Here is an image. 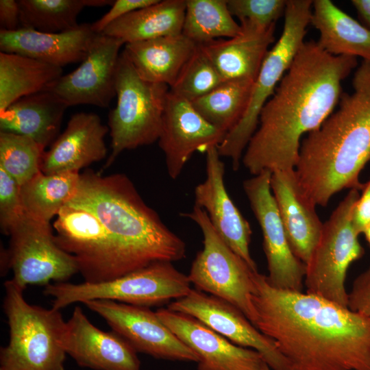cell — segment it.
<instances>
[{
    "mask_svg": "<svg viewBox=\"0 0 370 370\" xmlns=\"http://www.w3.org/2000/svg\"><path fill=\"white\" fill-rule=\"evenodd\" d=\"M359 190L350 189L323 223L319 239L306 264V293L348 308L345 280L349 267L365 250L352 225V214Z\"/></svg>",
    "mask_w": 370,
    "mask_h": 370,
    "instance_id": "9",
    "label": "cell"
},
{
    "mask_svg": "<svg viewBox=\"0 0 370 370\" xmlns=\"http://www.w3.org/2000/svg\"><path fill=\"white\" fill-rule=\"evenodd\" d=\"M271 172L243 182V189L260 226L267 262V280L275 288L302 292L306 264L293 253L271 189Z\"/></svg>",
    "mask_w": 370,
    "mask_h": 370,
    "instance_id": "13",
    "label": "cell"
},
{
    "mask_svg": "<svg viewBox=\"0 0 370 370\" xmlns=\"http://www.w3.org/2000/svg\"><path fill=\"white\" fill-rule=\"evenodd\" d=\"M240 25L241 32L235 37L198 45L225 81H255L275 41V24L261 27L243 21Z\"/></svg>",
    "mask_w": 370,
    "mask_h": 370,
    "instance_id": "24",
    "label": "cell"
},
{
    "mask_svg": "<svg viewBox=\"0 0 370 370\" xmlns=\"http://www.w3.org/2000/svg\"><path fill=\"white\" fill-rule=\"evenodd\" d=\"M362 234L365 235V238L370 247V224L365 229Z\"/></svg>",
    "mask_w": 370,
    "mask_h": 370,
    "instance_id": "43",
    "label": "cell"
},
{
    "mask_svg": "<svg viewBox=\"0 0 370 370\" xmlns=\"http://www.w3.org/2000/svg\"><path fill=\"white\" fill-rule=\"evenodd\" d=\"M206 173L205 180L195 188V205L204 210L225 244L258 271L249 251L252 230L226 190L225 164L217 147H212L206 152Z\"/></svg>",
    "mask_w": 370,
    "mask_h": 370,
    "instance_id": "19",
    "label": "cell"
},
{
    "mask_svg": "<svg viewBox=\"0 0 370 370\" xmlns=\"http://www.w3.org/2000/svg\"><path fill=\"white\" fill-rule=\"evenodd\" d=\"M3 310L9 342L1 349L0 370H65L60 310L29 304L12 280L4 283Z\"/></svg>",
    "mask_w": 370,
    "mask_h": 370,
    "instance_id": "5",
    "label": "cell"
},
{
    "mask_svg": "<svg viewBox=\"0 0 370 370\" xmlns=\"http://www.w3.org/2000/svg\"><path fill=\"white\" fill-rule=\"evenodd\" d=\"M312 2L287 1L282 34L264 58L254 81L247 109L238 123L217 146L221 157L231 159L234 171L239 168L243 153L258 127L263 106L273 95L304 42L306 28L310 23Z\"/></svg>",
    "mask_w": 370,
    "mask_h": 370,
    "instance_id": "6",
    "label": "cell"
},
{
    "mask_svg": "<svg viewBox=\"0 0 370 370\" xmlns=\"http://www.w3.org/2000/svg\"><path fill=\"white\" fill-rule=\"evenodd\" d=\"M24 214L20 186L0 168V224L2 232L9 235Z\"/></svg>",
    "mask_w": 370,
    "mask_h": 370,
    "instance_id": "37",
    "label": "cell"
},
{
    "mask_svg": "<svg viewBox=\"0 0 370 370\" xmlns=\"http://www.w3.org/2000/svg\"><path fill=\"white\" fill-rule=\"evenodd\" d=\"M1 31L12 32L21 27L20 10L18 1H0Z\"/></svg>",
    "mask_w": 370,
    "mask_h": 370,
    "instance_id": "41",
    "label": "cell"
},
{
    "mask_svg": "<svg viewBox=\"0 0 370 370\" xmlns=\"http://www.w3.org/2000/svg\"><path fill=\"white\" fill-rule=\"evenodd\" d=\"M182 216L194 221L204 236V247L195 258L188 275L196 288L224 299L240 309L254 325L256 312L251 296L255 272L221 239L204 209L195 205Z\"/></svg>",
    "mask_w": 370,
    "mask_h": 370,
    "instance_id": "10",
    "label": "cell"
},
{
    "mask_svg": "<svg viewBox=\"0 0 370 370\" xmlns=\"http://www.w3.org/2000/svg\"><path fill=\"white\" fill-rule=\"evenodd\" d=\"M83 304L103 318L112 331L125 338L137 352L158 359L199 362L197 354L148 307L107 299Z\"/></svg>",
    "mask_w": 370,
    "mask_h": 370,
    "instance_id": "14",
    "label": "cell"
},
{
    "mask_svg": "<svg viewBox=\"0 0 370 370\" xmlns=\"http://www.w3.org/2000/svg\"><path fill=\"white\" fill-rule=\"evenodd\" d=\"M116 105L108 115L110 165L123 151L158 140L169 87L142 79L123 52L116 75Z\"/></svg>",
    "mask_w": 370,
    "mask_h": 370,
    "instance_id": "7",
    "label": "cell"
},
{
    "mask_svg": "<svg viewBox=\"0 0 370 370\" xmlns=\"http://www.w3.org/2000/svg\"><path fill=\"white\" fill-rule=\"evenodd\" d=\"M230 12L240 22L269 27L284 14L286 0H227Z\"/></svg>",
    "mask_w": 370,
    "mask_h": 370,
    "instance_id": "36",
    "label": "cell"
},
{
    "mask_svg": "<svg viewBox=\"0 0 370 370\" xmlns=\"http://www.w3.org/2000/svg\"><path fill=\"white\" fill-rule=\"evenodd\" d=\"M270 184L290 247L306 264L319 239L323 223L315 206L301 193L294 169L272 172Z\"/></svg>",
    "mask_w": 370,
    "mask_h": 370,
    "instance_id": "23",
    "label": "cell"
},
{
    "mask_svg": "<svg viewBox=\"0 0 370 370\" xmlns=\"http://www.w3.org/2000/svg\"><path fill=\"white\" fill-rule=\"evenodd\" d=\"M109 127L91 112H77L67 123L62 134L45 151L40 171L47 175L78 172L106 158L104 138Z\"/></svg>",
    "mask_w": 370,
    "mask_h": 370,
    "instance_id": "21",
    "label": "cell"
},
{
    "mask_svg": "<svg viewBox=\"0 0 370 370\" xmlns=\"http://www.w3.org/2000/svg\"><path fill=\"white\" fill-rule=\"evenodd\" d=\"M353 91L343 92L338 109L300 145L294 169L299 190L314 206L325 207L343 189L362 190L359 175L370 161V62L354 73Z\"/></svg>",
    "mask_w": 370,
    "mask_h": 370,
    "instance_id": "3",
    "label": "cell"
},
{
    "mask_svg": "<svg viewBox=\"0 0 370 370\" xmlns=\"http://www.w3.org/2000/svg\"><path fill=\"white\" fill-rule=\"evenodd\" d=\"M66 108L49 91L23 97L0 112V132L27 136L45 149L53 143Z\"/></svg>",
    "mask_w": 370,
    "mask_h": 370,
    "instance_id": "26",
    "label": "cell"
},
{
    "mask_svg": "<svg viewBox=\"0 0 370 370\" xmlns=\"http://www.w3.org/2000/svg\"><path fill=\"white\" fill-rule=\"evenodd\" d=\"M97 34L88 23L62 33H45L27 28L0 31V50L62 68L82 62Z\"/></svg>",
    "mask_w": 370,
    "mask_h": 370,
    "instance_id": "22",
    "label": "cell"
},
{
    "mask_svg": "<svg viewBox=\"0 0 370 370\" xmlns=\"http://www.w3.org/2000/svg\"><path fill=\"white\" fill-rule=\"evenodd\" d=\"M310 23L319 31V47L335 56L370 62V30L330 0H314Z\"/></svg>",
    "mask_w": 370,
    "mask_h": 370,
    "instance_id": "27",
    "label": "cell"
},
{
    "mask_svg": "<svg viewBox=\"0 0 370 370\" xmlns=\"http://www.w3.org/2000/svg\"><path fill=\"white\" fill-rule=\"evenodd\" d=\"M63 347L78 365L95 370H140L137 352L115 332L95 326L76 306L66 321Z\"/></svg>",
    "mask_w": 370,
    "mask_h": 370,
    "instance_id": "20",
    "label": "cell"
},
{
    "mask_svg": "<svg viewBox=\"0 0 370 370\" xmlns=\"http://www.w3.org/2000/svg\"><path fill=\"white\" fill-rule=\"evenodd\" d=\"M167 308L190 315L232 343L258 352L271 370H290L275 342L231 303L195 288Z\"/></svg>",
    "mask_w": 370,
    "mask_h": 370,
    "instance_id": "15",
    "label": "cell"
},
{
    "mask_svg": "<svg viewBox=\"0 0 370 370\" xmlns=\"http://www.w3.org/2000/svg\"><path fill=\"white\" fill-rule=\"evenodd\" d=\"M190 284L188 275L172 262L160 261L109 281L49 284L43 293L53 297L52 308L58 310L95 299L149 308L185 297L192 289Z\"/></svg>",
    "mask_w": 370,
    "mask_h": 370,
    "instance_id": "8",
    "label": "cell"
},
{
    "mask_svg": "<svg viewBox=\"0 0 370 370\" xmlns=\"http://www.w3.org/2000/svg\"><path fill=\"white\" fill-rule=\"evenodd\" d=\"M226 133L208 122L191 103L170 91L158 138L169 176L177 179L196 151L217 147Z\"/></svg>",
    "mask_w": 370,
    "mask_h": 370,
    "instance_id": "17",
    "label": "cell"
},
{
    "mask_svg": "<svg viewBox=\"0 0 370 370\" xmlns=\"http://www.w3.org/2000/svg\"><path fill=\"white\" fill-rule=\"evenodd\" d=\"M66 205L86 210L99 220L114 243L125 275L156 262H173L186 257L185 242L123 173L101 176L90 170L84 172Z\"/></svg>",
    "mask_w": 370,
    "mask_h": 370,
    "instance_id": "4",
    "label": "cell"
},
{
    "mask_svg": "<svg viewBox=\"0 0 370 370\" xmlns=\"http://www.w3.org/2000/svg\"><path fill=\"white\" fill-rule=\"evenodd\" d=\"M267 370H271L270 368L267 369Z\"/></svg>",
    "mask_w": 370,
    "mask_h": 370,
    "instance_id": "44",
    "label": "cell"
},
{
    "mask_svg": "<svg viewBox=\"0 0 370 370\" xmlns=\"http://www.w3.org/2000/svg\"><path fill=\"white\" fill-rule=\"evenodd\" d=\"M45 152L30 138L0 132V168L20 186L40 171Z\"/></svg>",
    "mask_w": 370,
    "mask_h": 370,
    "instance_id": "34",
    "label": "cell"
},
{
    "mask_svg": "<svg viewBox=\"0 0 370 370\" xmlns=\"http://www.w3.org/2000/svg\"><path fill=\"white\" fill-rule=\"evenodd\" d=\"M56 217L55 241L75 258L84 282L98 283L125 275L110 233L95 216L65 205Z\"/></svg>",
    "mask_w": 370,
    "mask_h": 370,
    "instance_id": "12",
    "label": "cell"
},
{
    "mask_svg": "<svg viewBox=\"0 0 370 370\" xmlns=\"http://www.w3.org/2000/svg\"><path fill=\"white\" fill-rule=\"evenodd\" d=\"M225 80L199 47L186 62L169 91L191 102L210 92Z\"/></svg>",
    "mask_w": 370,
    "mask_h": 370,
    "instance_id": "35",
    "label": "cell"
},
{
    "mask_svg": "<svg viewBox=\"0 0 370 370\" xmlns=\"http://www.w3.org/2000/svg\"><path fill=\"white\" fill-rule=\"evenodd\" d=\"M357 65V58L332 56L317 42L304 41L260 112L242 157L248 171L256 175L294 169L301 137L333 112L343 93L342 82Z\"/></svg>",
    "mask_w": 370,
    "mask_h": 370,
    "instance_id": "2",
    "label": "cell"
},
{
    "mask_svg": "<svg viewBox=\"0 0 370 370\" xmlns=\"http://www.w3.org/2000/svg\"><path fill=\"white\" fill-rule=\"evenodd\" d=\"M241 30L229 11L227 0H186L182 34L197 45L235 37Z\"/></svg>",
    "mask_w": 370,
    "mask_h": 370,
    "instance_id": "32",
    "label": "cell"
},
{
    "mask_svg": "<svg viewBox=\"0 0 370 370\" xmlns=\"http://www.w3.org/2000/svg\"><path fill=\"white\" fill-rule=\"evenodd\" d=\"M185 11L186 0H159L115 21L101 34L124 44L180 34Z\"/></svg>",
    "mask_w": 370,
    "mask_h": 370,
    "instance_id": "28",
    "label": "cell"
},
{
    "mask_svg": "<svg viewBox=\"0 0 370 370\" xmlns=\"http://www.w3.org/2000/svg\"><path fill=\"white\" fill-rule=\"evenodd\" d=\"M79 177L78 172L47 175L40 171L20 186L25 214L35 220L50 223L75 195Z\"/></svg>",
    "mask_w": 370,
    "mask_h": 370,
    "instance_id": "30",
    "label": "cell"
},
{
    "mask_svg": "<svg viewBox=\"0 0 370 370\" xmlns=\"http://www.w3.org/2000/svg\"><path fill=\"white\" fill-rule=\"evenodd\" d=\"M347 307L370 318V267L354 280L348 293Z\"/></svg>",
    "mask_w": 370,
    "mask_h": 370,
    "instance_id": "39",
    "label": "cell"
},
{
    "mask_svg": "<svg viewBox=\"0 0 370 370\" xmlns=\"http://www.w3.org/2000/svg\"><path fill=\"white\" fill-rule=\"evenodd\" d=\"M351 2L365 26L370 30V0H352Z\"/></svg>",
    "mask_w": 370,
    "mask_h": 370,
    "instance_id": "42",
    "label": "cell"
},
{
    "mask_svg": "<svg viewBox=\"0 0 370 370\" xmlns=\"http://www.w3.org/2000/svg\"><path fill=\"white\" fill-rule=\"evenodd\" d=\"M254 326L290 370H370V318L321 297L279 289L254 274Z\"/></svg>",
    "mask_w": 370,
    "mask_h": 370,
    "instance_id": "1",
    "label": "cell"
},
{
    "mask_svg": "<svg viewBox=\"0 0 370 370\" xmlns=\"http://www.w3.org/2000/svg\"><path fill=\"white\" fill-rule=\"evenodd\" d=\"M62 75L61 67L0 52V112L23 97L43 91Z\"/></svg>",
    "mask_w": 370,
    "mask_h": 370,
    "instance_id": "29",
    "label": "cell"
},
{
    "mask_svg": "<svg viewBox=\"0 0 370 370\" xmlns=\"http://www.w3.org/2000/svg\"><path fill=\"white\" fill-rule=\"evenodd\" d=\"M123 44L120 39L98 34L81 64L44 90L53 93L67 107L88 104L108 108L116 96L119 50Z\"/></svg>",
    "mask_w": 370,
    "mask_h": 370,
    "instance_id": "16",
    "label": "cell"
},
{
    "mask_svg": "<svg viewBox=\"0 0 370 370\" xmlns=\"http://www.w3.org/2000/svg\"><path fill=\"white\" fill-rule=\"evenodd\" d=\"M361 190L362 194L356 201L352 214V225L358 235L370 224V179L364 184Z\"/></svg>",
    "mask_w": 370,
    "mask_h": 370,
    "instance_id": "40",
    "label": "cell"
},
{
    "mask_svg": "<svg viewBox=\"0 0 370 370\" xmlns=\"http://www.w3.org/2000/svg\"><path fill=\"white\" fill-rule=\"evenodd\" d=\"M8 255L11 279L23 291L31 284L65 282L79 272L75 258L56 243L50 223L27 214L13 227Z\"/></svg>",
    "mask_w": 370,
    "mask_h": 370,
    "instance_id": "11",
    "label": "cell"
},
{
    "mask_svg": "<svg viewBox=\"0 0 370 370\" xmlns=\"http://www.w3.org/2000/svg\"><path fill=\"white\" fill-rule=\"evenodd\" d=\"M159 0H116L111 8L101 18L91 23L96 34H101L112 23L136 10L157 3Z\"/></svg>",
    "mask_w": 370,
    "mask_h": 370,
    "instance_id": "38",
    "label": "cell"
},
{
    "mask_svg": "<svg viewBox=\"0 0 370 370\" xmlns=\"http://www.w3.org/2000/svg\"><path fill=\"white\" fill-rule=\"evenodd\" d=\"M254 83L249 79L225 81L190 103L208 122L227 134L245 114Z\"/></svg>",
    "mask_w": 370,
    "mask_h": 370,
    "instance_id": "31",
    "label": "cell"
},
{
    "mask_svg": "<svg viewBox=\"0 0 370 370\" xmlns=\"http://www.w3.org/2000/svg\"><path fill=\"white\" fill-rule=\"evenodd\" d=\"M20 28L62 33L77 27V18L89 0H19Z\"/></svg>",
    "mask_w": 370,
    "mask_h": 370,
    "instance_id": "33",
    "label": "cell"
},
{
    "mask_svg": "<svg viewBox=\"0 0 370 370\" xmlns=\"http://www.w3.org/2000/svg\"><path fill=\"white\" fill-rule=\"evenodd\" d=\"M160 319L198 356L197 370H266L268 365L257 351L238 346L196 318L160 308Z\"/></svg>",
    "mask_w": 370,
    "mask_h": 370,
    "instance_id": "18",
    "label": "cell"
},
{
    "mask_svg": "<svg viewBox=\"0 0 370 370\" xmlns=\"http://www.w3.org/2000/svg\"><path fill=\"white\" fill-rule=\"evenodd\" d=\"M197 47L180 34L125 44L123 53L142 79L170 88Z\"/></svg>",
    "mask_w": 370,
    "mask_h": 370,
    "instance_id": "25",
    "label": "cell"
}]
</instances>
